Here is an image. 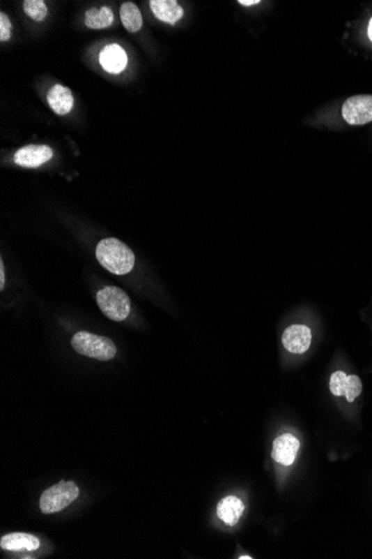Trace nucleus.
Returning a JSON list of instances; mask_svg holds the SVG:
<instances>
[{
	"label": "nucleus",
	"instance_id": "obj_12",
	"mask_svg": "<svg viewBox=\"0 0 372 559\" xmlns=\"http://www.w3.org/2000/svg\"><path fill=\"white\" fill-rule=\"evenodd\" d=\"M47 102L50 109L59 115H66L72 111L74 106V98L70 89L63 87L61 84H56L49 89Z\"/></svg>",
	"mask_w": 372,
	"mask_h": 559
},
{
	"label": "nucleus",
	"instance_id": "obj_13",
	"mask_svg": "<svg viewBox=\"0 0 372 559\" xmlns=\"http://www.w3.org/2000/svg\"><path fill=\"white\" fill-rule=\"evenodd\" d=\"M245 512V505L235 495H228L217 505V516L228 526H235Z\"/></svg>",
	"mask_w": 372,
	"mask_h": 559
},
{
	"label": "nucleus",
	"instance_id": "obj_7",
	"mask_svg": "<svg viewBox=\"0 0 372 559\" xmlns=\"http://www.w3.org/2000/svg\"><path fill=\"white\" fill-rule=\"evenodd\" d=\"M311 340V331L304 325L289 326L282 335L284 348L293 354H303L308 351Z\"/></svg>",
	"mask_w": 372,
	"mask_h": 559
},
{
	"label": "nucleus",
	"instance_id": "obj_9",
	"mask_svg": "<svg viewBox=\"0 0 372 559\" xmlns=\"http://www.w3.org/2000/svg\"><path fill=\"white\" fill-rule=\"evenodd\" d=\"M100 63L106 72L111 73V74H120L126 68L127 55L120 45H107L100 52Z\"/></svg>",
	"mask_w": 372,
	"mask_h": 559
},
{
	"label": "nucleus",
	"instance_id": "obj_3",
	"mask_svg": "<svg viewBox=\"0 0 372 559\" xmlns=\"http://www.w3.org/2000/svg\"><path fill=\"white\" fill-rule=\"evenodd\" d=\"M98 307L106 318L115 322H123L131 313V301L124 290L114 286L100 290L96 295Z\"/></svg>",
	"mask_w": 372,
	"mask_h": 559
},
{
	"label": "nucleus",
	"instance_id": "obj_15",
	"mask_svg": "<svg viewBox=\"0 0 372 559\" xmlns=\"http://www.w3.org/2000/svg\"><path fill=\"white\" fill-rule=\"evenodd\" d=\"M121 20L130 33H137L143 26V17L139 7L131 1L122 3L120 9Z\"/></svg>",
	"mask_w": 372,
	"mask_h": 559
},
{
	"label": "nucleus",
	"instance_id": "obj_10",
	"mask_svg": "<svg viewBox=\"0 0 372 559\" xmlns=\"http://www.w3.org/2000/svg\"><path fill=\"white\" fill-rule=\"evenodd\" d=\"M150 7L157 20L171 25H176L184 14L183 8L176 0H150Z\"/></svg>",
	"mask_w": 372,
	"mask_h": 559
},
{
	"label": "nucleus",
	"instance_id": "obj_19",
	"mask_svg": "<svg viewBox=\"0 0 372 559\" xmlns=\"http://www.w3.org/2000/svg\"><path fill=\"white\" fill-rule=\"evenodd\" d=\"M11 36V22L5 13L0 14V40L7 42Z\"/></svg>",
	"mask_w": 372,
	"mask_h": 559
},
{
	"label": "nucleus",
	"instance_id": "obj_21",
	"mask_svg": "<svg viewBox=\"0 0 372 559\" xmlns=\"http://www.w3.org/2000/svg\"><path fill=\"white\" fill-rule=\"evenodd\" d=\"M260 3L258 0H239V3L243 6H252L256 5V3Z\"/></svg>",
	"mask_w": 372,
	"mask_h": 559
},
{
	"label": "nucleus",
	"instance_id": "obj_5",
	"mask_svg": "<svg viewBox=\"0 0 372 559\" xmlns=\"http://www.w3.org/2000/svg\"><path fill=\"white\" fill-rule=\"evenodd\" d=\"M342 117L351 126H362L372 121V95H356L342 106Z\"/></svg>",
	"mask_w": 372,
	"mask_h": 559
},
{
	"label": "nucleus",
	"instance_id": "obj_17",
	"mask_svg": "<svg viewBox=\"0 0 372 559\" xmlns=\"http://www.w3.org/2000/svg\"><path fill=\"white\" fill-rule=\"evenodd\" d=\"M347 374L342 371H336L330 378V391L336 396H345L347 385Z\"/></svg>",
	"mask_w": 372,
	"mask_h": 559
},
{
	"label": "nucleus",
	"instance_id": "obj_22",
	"mask_svg": "<svg viewBox=\"0 0 372 559\" xmlns=\"http://www.w3.org/2000/svg\"><path fill=\"white\" fill-rule=\"evenodd\" d=\"M368 36H369L370 40L372 42V18L369 22V27H368Z\"/></svg>",
	"mask_w": 372,
	"mask_h": 559
},
{
	"label": "nucleus",
	"instance_id": "obj_11",
	"mask_svg": "<svg viewBox=\"0 0 372 559\" xmlns=\"http://www.w3.org/2000/svg\"><path fill=\"white\" fill-rule=\"evenodd\" d=\"M40 546L38 538L26 532H13L6 535L0 540V547L10 551H33Z\"/></svg>",
	"mask_w": 372,
	"mask_h": 559
},
{
	"label": "nucleus",
	"instance_id": "obj_4",
	"mask_svg": "<svg viewBox=\"0 0 372 559\" xmlns=\"http://www.w3.org/2000/svg\"><path fill=\"white\" fill-rule=\"evenodd\" d=\"M79 489L75 482H61L42 493L39 507L42 514H55L64 510L77 499Z\"/></svg>",
	"mask_w": 372,
	"mask_h": 559
},
{
	"label": "nucleus",
	"instance_id": "obj_16",
	"mask_svg": "<svg viewBox=\"0 0 372 559\" xmlns=\"http://www.w3.org/2000/svg\"><path fill=\"white\" fill-rule=\"evenodd\" d=\"M26 15L35 22H42L47 16V6L42 0H26L24 1Z\"/></svg>",
	"mask_w": 372,
	"mask_h": 559
},
{
	"label": "nucleus",
	"instance_id": "obj_20",
	"mask_svg": "<svg viewBox=\"0 0 372 559\" xmlns=\"http://www.w3.org/2000/svg\"><path fill=\"white\" fill-rule=\"evenodd\" d=\"M5 269H3V260H0V290H3L5 287Z\"/></svg>",
	"mask_w": 372,
	"mask_h": 559
},
{
	"label": "nucleus",
	"instance_id": "obj_8",
	"mask_svg": "<svg viewBox=\"0 0 372 559\" xmlns=\"http://www.w3.org/2000/svg\"><path fill=\"white\" fill-rule=\"evenodd\" d=\"M299 449L300 441L293 434H282L273 441L272 459L288 467L295 462Z\"/></svg>",
	"mask_w": 372,
	"mask_h": 559
},
{
	"label": "nucleus",
	"instance_id": "obj_6",
	"mask_svg": "<svg viewBox=\"0 0 372 559\" xmlns=\"http://www.w3.org/2000/svg\"><path fill=\"white\" fill-rule=\"evenodd\" d=\"M53 158V150L47 145H27L14 156L16 165L24 167H38Z\"/></svg>",
	"mask_w": 372,
	"mask_h": 559
},
{
	"label": "nucleus",
	"instance_id": "obj_18",
	"mask_svg": "<svg viewBox=\"0 0 372 559\" xmlns=\"http://www.w3.org/2000/svg\"><path fill=\"white\" fill-rule=\"evenodd\" d=\"M362 392V380L357 375L347 376V385H346V398L348 402H353Z\"/></svg>",
	"mask_w": 372,
	"mask_h": 559
},
{
	"label": "nucleus",
	"instance_id": "obj_1",
	"mask_svg": "<svg viewBox=\"0 0 372 559\" xmlns=\"http://www.w3.org/2000/svg\"><path fill=\"white\" fill-rule=\"evenodd\" d=\"M96 258L105 269L115 275H126L135 264L133 251L116 238L100 240L96 247Z\"/></svg>",
	"mask_w": 372,
	"mask_h": 559
},
{
	"label": "nucleus",
	"instance_id": "obj_14",
	"mask_svg": "<svg viewBox=\"0 0 372 559\" xmlns=\"http://www.w3.org/2000/svg\"><path fill=\"white\" fill-rule=\"evenodd\" d=\"M114 13L107 6L102 8H91L85 14V25L92 29H103L114 22Z\"/></svg>",
	"mask_w": 372,
	"mask_h": 559
},
{
	"label": "nucleus",
	"instance_id": "obj_2",
	"mask_svg": "<svg viewBox=\"0 0 372 559\" xmlns=\"http://www.w3.org/2000/svg\"><path fill=\"white\" fill-rule=\"evenodd\" d=\"M72 346L78 354L98 361L114 359L117 352L113 341L88 331L76 333L72 338Z\"/></svg>",
	"mask_w": 372,
	"mask_h": 559
},
{
	"label": "nucleus",
	"instance_id": "obj_23",
	"mask_svg": "<svg viewBox=\"0 0 372 559\" xmlns=\"http://www.w3.org/2000/svg\"><path fill=\"white\" fill-rule=\"evenodd\" d=\"M239 558H247V559H251V558H252V557H249V556H242V557H239Z\"/></svg>",
	"mask_w": 372,
	"mask_h": 559
}]
</instances>
